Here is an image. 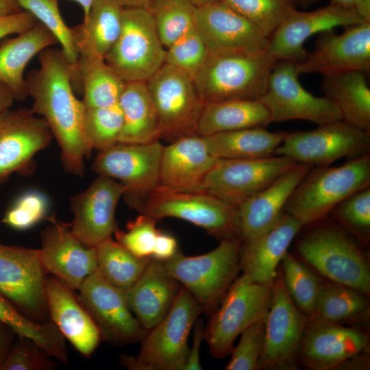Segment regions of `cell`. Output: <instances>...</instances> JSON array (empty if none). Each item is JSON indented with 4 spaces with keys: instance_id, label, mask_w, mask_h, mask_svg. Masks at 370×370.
I'll use <instances>...</instances> for the list:
<instances>
[{
    "instance_id": "obj_33",
    "label": "cell",
    "mask_w": 370,
    "mask_h": 370,
    "mask_svg": "<svg viewBox=\"0 0 370 370\" xmlns=\"http://www.w3.org/2000/svg\"><path fill=\"white\" fill-rule=\"evenodd\" d=\"M271 123L270 114L259 99H240L204 103L197 134L208 136L245 128L264 127Z\"/></svg>"
},
{
    "instance_id": "obj_57",
    "label": "cell",
    "mask_w": 370,
    "mask_h": 370,
    "mask_svg": "<svg viewBox=\"0 0 370 370\" xmlns=\"http://www.w3.org/2000/svg\"><path fill=\"white\" fill-rule=\"evenodd\" d=\"M14 100L12 90L0 82V115L10 109Z\"/></svg>"
},
{
    "instance_id": "obj_41",
    "label": "cell",
    "mask_w": 370,
    "mask_h": 370,
    "mask_svg": "<svg viewBox=\"0 0 370 370\" xmlns=\"http://www.w3.org/2000/svg\"><path fill=\"white\" fill-rule=\"evenodd\" d=\"M280 263L283 283L289 297L310 318L314 312L321 280L301 260L288 252Z\"/></svg>"
},
{
    "instance_id": "obj_49",
    "label": "cell",
    "mask_w": 370,
    "mask_h": 370,
    "mask_svg": "<svg viewBox=\"0 0 370 370\" xmlns=\"http://www.w3.org/2000/svg\"><path fill=\"white\" fill-rule=\"evenodd\" d=\"M51 358L32 339L16 336L0 370H53Z\"/></svg>"
},
{
    "instance_id": "obj_39",
    "label": "cell",
    "mask_w": 370,
    "mask_h": 370,
    "mask_svg": "<svg viewBox=\"0 0 370 370\" xmlns=\"http://www.w3.org/2000/svg\"><path fill=\"white\" fill-rule=\"evenodd\" d=\"M97 269L111 284L127 290L138 279L151 258H140L109 238L96 247Z\"/></svg>"
},
{
    "instance_id": "obj_3",
    "label": "cell",
    "mask_w": 370,
    "mask_h": 370,
    "mask_svg": "<svg viewBox=\"0 0 370 370\" xmlns=\"http://www.w3.org/2000/svg\"><path fill=\"white\" fill-rule=\"evenodd\" d=\"M318 222L297 241L300 258L328 280L369 296V261L354 236L338 225Z\"/></svg>"
},
{
    "instance_id": "obj_35",
    "label": "cell",
    "mask_w": 370,
    "mask_h": 370,
    "mask_svg": "<svg viewBox=\"0 0 370 370\" xmlns=\"http://www.w3.org/2000/svg\"><path fill=\"white\" fill-rule=\"evenodd\" d=\"M286 134L257 127L204 137L210 152L219 159H256L273 156Z\"/></svg>"
},
{
    "instance_id": "obj_56",
    "label": "cell",
    "mask_w": 370,
    "mask_h": 370,
    "mask_svg": "<svg viewBox=\"0 0 370 370\" xmlns=\"http://www.w3.org/2000/svg\"><path fill=\"white\" fill-rule=\"evenodd\" d=\"M369 367V357L364 352L357 354L345 362H344L339 367H349L348 369H367Z\"/></svg>"
},
{
    "instance_id": "obj_1",
    "label": "cell",
    "mask_w": 370,
    "mask_h": 370,
    "mask_svg": "<svg viewBox=\"0 0 370 370\" xmlns=\"http://www.w3.org/2000/svg\"><path fill=\"white\" fill-rule=\"evenodd\" d=\"M38 60V69L25 79L27 95L33 100L31 110L45 121L58 142L64 169L82 176L84 159L92 149L84 134L86 108L72 86L75 66L61 49L47 48L39 53Z\"/></svg>"
},
{
    "instance_id": "obj_19",
    "label": "cell",
    "mask_w": 370,
    "mask_h": 370,
    "mask_svg": "<svg viewBox=\"0 0 370 370\" xmlns=\"http://www.w3.org/2000/svg\"><path fill=\"white\" fill-rule=\"evenodd\" d=\"M127 191L121 182L100 175L84 191L70 199L73 234L85 246L96 247L119 229L115 211Z\"/></svg>"
},
{
    "instance_id": "obj_32",
    "label": "cell",
    "mask_w": 370,
    "mask_h": 370,
    "mask_svg": "<svg viewBox=\"0 0 370 370\" xmlns=\"http://www.w3.org/2000/svg\"><path fill=\"white\" fill-rule=\"evenodd\" d=\"M123 114L120 143H147L161 138L159 116L146 82H126L118 102Z\"/></svg>"
},
{
    "instance_id": "obj_18",
    "label": "cell",
    "mask_w": 370,
    "mask_h": 370,
    "mask_svg": "<svg viewBox=\"0 0 370 370\" xmlns=\"http://www.w3.org/2000/svg\"><path fill=\"white\" fill-rule=\"evenodd\" d=\"M299 74L323 76L370 70V21L319 34L314 49L296 62Z\"/></svg>"
},
{
    "instance_id": "obj_34",
    "label": "cell",
    "mask_w": 370,
    "mask_h": 370,
    "mask_svg": "<svg viewBox=\"0 0 370 370\" xmlns=\"http://www.w3.org/2000/svg\"><path fill=\"white\" fill-rule=\"evenodd\" d=\"M361 71L323 76L321 88L345 122L370 132V88Z\"/></svg>"
},
{
    "instance_id": "obj_24",
    "label": "cell",
    "mask_w": 370,
    "mask_h": 370,
    "mask_svg": "<svg viewBox=\"0 0 370 370\" xmlns=\"http://www.w3.org/2000/svg\"><path fill=\"white\" fill-rule=\"evenodd\" d=\"M364 22L356 12L331 4L308 12L296 10L269 38V51L277 60L299 62L308 53L304 43L312 36Z\"/></svg>"
},
{
    "instance_id": "obj_11",
    "label": "cell",
    "mask_w": 370,
    "mask_h": 370,
    "mask_svg": "<svg viewBox=\"0 0 370 370\" xmlns=\"http://www.w3.org/2000/svg\"><path fill=\"white\" fill-rule=\"evenodd\" d=\"M369 149L370 132L339 120L310 131L287 132L274 154L324 166L344 157L356 158L369 154Z\"/></svg>"
},
{
    "instance_id": "obj_62",
    "label": "cell",
    "mask_w": 370,
    "mask_h": 370,
    "mask_svg": "<svg viewBox=\"0 0 370 370\" xmlns=\"http://www.w3.org/2000/svg\"><path fill=\"white\" fill-rule=\"evenodd\" d=\"M197 8L205 5L214 2L221 1L223 0H188Z\"/></svg>"
},
{
    "instance_id": "obj_46",
    "label": "cell",
    "mask_w": 370,
    "mask_h": 370,
    "mask_svg": "<svg viewBox=\"0 0 370 370\" xmlns=\"http://www.w3.org/2000/svg\"><path fill=\"white\" fill-rule=\"evenodd\" d=\"M330 214L348 232L366 243L370 234V186L350 195Z\"/></svg>"
},
{
    "instance_id": "obj_40",
    "label": "cell",
    "mask_w": 370,
    "mask_h": 370,
    "mask_svg": "<svg viewBox=\"0 0 370 370\" xmlns=\"http://www.w3.org/2000/svg\"><path fill=\"white\" fill-rule=\"evenodd\" d=\"M147 9L166 49L195 25L197 7L188 0H151Z\"/></svg>"
},
{
    "instance_id": "obj_9",
    "label": "cell",
    "mask_w": 370,
    "mask_h": 370,
    "mask_svg": "<svg viewBox=\"0 0 370 370\" xmlns=\"http://www.w3.org/2000/svg\"><path fill=\"white\" fill-rule=\"evenodd\" d=\"M165 54L149 10L123 8L121 31L106 64L125 82H146L164 64Z\"/></svg>"
},
{
    "instance_id": "obj_26",
    "label": "cell",
    "mask_w": 370,
    "mask_h": 370,
    "mask_svg": "<svg viewBox=\"0 0 370 370\" xmlns=\"http://www.w3.org/2000/svg\"><path fill=\"white\" fill-rule=\"evenodd\" d=\"M45 295L49 320L77 352L91 356L101 338L75 290L54 276H46Z\"/></svg>"
},
{
    "instance_id": "obj_5",
    "label": "cell",
    "mask_w": 370,
    "mask_h": 370,
    "mask_svg": "<svg viewBox=\"0 0 370 370\" xmlns=\"http://www.w3.org/2000/svg\"><path fill=\"white\" fill-rule=\"evenodd\" d=\"M241 243L238 236L221 240L214 249L194 256L178 250L162 262L169 273L195 298L203 312L210 315L241 271Z\"/></svg>"
},
{
    "instance_id": "obj_21",
    "label": "cell",
    "mask_w": 370,
    "mask_h": 370,
    "mask_svg": "<svg viewBox=\"0 0 370 370\" xmlns=\"http://www.w3.org/2000/svg\"><path fill=\"white\" fill-rule=\"evenodd\" d=\"M41 231L39 258L46 275L51 274L73 290L97 269L95 247L82 244L72 233L71 224L47 217Z\"/></svg>"
},
{
    "instance_id": "obj_53",
    "label": "cell",
    "mask_w": 370,
    "mask_h": 370,
    "mask_svg": "<svg viewBox=\"0 0 370 370\" xmlns=\"http://www.w3.org/2000/svg\"><path fill=\"white\" fill-rule=\"evenodd\" d=\"M193 338L191 348H189L188 358L184 370H201L200 349L204 340V325L201 319H197L194 326Z\"/></svg>"
},
{
    "instance_id": "obj_12",
    "label": "cell",
    "mask_w": 370,
    "mask_h": 370,
    "mask_svg": "<svg viewBox=\"0 0 370 370\" xmlns=\"http://www.w3.org/2000/svg\"><path fill=\"white\" fill-rule=\"evenodd\" d=\"M295 62L279 60L275 64L264 95L259 99L267 108L271 122L304 120L321 125L343 120L336 105L326 97H317L299 81Z\"/></svg>"
},
{
    "instance_id": "obj_8",
    "label": "cell",
    "mask_w": 370,
    "mask_h": 370,
    "mask_svg": "<svg viewBox=\"0 0 370 370\" xmlns=\"http://www.w3.org/2000/svg\"><path fill=\"white\" fill-rule=\"evenodd\" d=\"M272 283L257 282L243 273L232 282L204 326V340L212 357L223 358L230 354L237 336L267 315Z\"/></svg>"
},
{
    "instance_id": "obj_50",
    "label": "cell",
    "mask_w": 370,
    "mask_h": 370,
    "mask_svg": "<svg viewBox=\"0 0 370 370\" xmlns=\"http://www.w3.org/2000/svg\"><path fill=\"white\" fill-rule=\"evenodd\" d=\"M156 219L140 214L127 224L125 231L118 229L114 232L116 241L140 258H151L156 235Z\"/></svg>"
},
{
    "instance_id": "obj_7",
    "label": "cell",
    "mask_w": 370,
    "mask_h": 370,
    "mask_svg": "<svg viewBox=\"0 0 370 370\" xmlns=\"http://www.w3.org/2000/svg\"><path fill=\"white\" fill-rule=\"evenodd\" d=\"M136 209L156 220L172 217L188 221L221 241L238 236L236 207L204 190L158 184Z\"/></svg>"
},
{
    "instance_id": "obj_44",
    "label": "cell",
    "mask_w": 370,
    "mask_h": 370,
    "mask_svg": "<svg viewBox=\"0 0 370 370\" xmlns=\"http://www.w3.org/2000/svg\"><path fill=\"white\" fill-rule=\"evenodd\" d=\"M22 10L32 14L56 38L61 50L74 66L79 53L76 48L71 28L64 22L60 12L58 0H18Z\"/></svg>"
},
{
    "instance_id": "obj_36",
    "label": "cell",
    "mask_w": 370,
    "mask_h": 370,
    "mask_svg": "<svg viewBox=\"0 0 370 370\" xmlns=\"http://www.w3.org/2000/svg\"><path fill=\"white\" fill-rule=\"evenodd\" d=\"M83 88L82 101L86 108L108 107L118 103L126 82L105 60L79 56L75 77Z\"/></svg>"
},
{
    "instance_id": "obj_15",
    "label": "cell",
    "mask_w": 370,
    "mask_h": 370,
    "mask_svg": "<svg viewBox=\"0 0 370 370\" xmlns=\"http://www.w3.org/2000/svg\"><path fill=\"white\" fill-rule=\"evenodd\" d=\"M79 301L101 338L113 345L140 342L147 332L129 308L125 291L109 283L97 269L77 289Z\"/></svg>"
},
{
    "instance_id": "obj_16",
    "label": "cell",
    "mask_w": 370,
    "mask_h": 370,
    "mask_svg": "<svg viewBox=\"0 0 370 370\" xmlns=\"http://www.w3.org/2000/svg\"><path fill=\"white\" fill-rule=\"evenodd\" d=\"M46 276L38 249L0 243V292L27 317L37 322L49 321Z\"/></svg>"
},
{
    "instance_id": "obj_48",
    "label": "cell",
    "mask_w": 370,
    "mask_h": 370,
    "mask_svg": "<svg viewBox=\"0 0 370 370\" xmlns=\"http://www.w3.org/2000/svg\"><path fill=\"white\" fill-rule=\"evenodd\" d=\"M266 317L252 323L241 334L238 345L232 348L226 370L260 369L263 349Z\"/></svg>"
},
{
    "instance_id": "obj_31",
    "label": "cell",
    "mask_w": 370,
    "mask_h": 370,
    "mask_svg": "<svg viewBox=\"0 0 370 370\" xmlns=\"http://www.w3.org/2000/svg\"><path fill=\"white\" fill-rule=\"evenodd\" d=\"M123 10L116 0H93L83 22L71 28L79 56L105 59L119 35Z\"/></svg>"
},
{
    "instance_id": "obj_61",
    "label": "cell",
    "mask_w": 370,
    "mask_h": 370,
    "mask_svg": "<svg viewBox=\"0 0 370 370\" xmlns=\"http://www.w3.org/2000/svg\"><path fill=\"white\" fill-rule=\"evenodd\" d=\"M295 5L307 8L317 3L319 0H291Z\"/></svg>"
},
{
    "instance_id": "obj_13",
    "label": "cell",
    "mask_w": 370,
    "mask_h": 370,
    "mask_svg": "<svg viewBox=\"0 0 370 370\" xmlns=\"http://www.w3.org/2000/svg\"><path fill=\"white\" fill-rule=\"evenodd\" d=\"M308 321L309 317L303 313L289 297L278 269L272 283L260 369H297L299 352Z\"/></svg>"
},
{
    "instance_id": "obj_23",
    "label": "cell",
    "mask_w": 370,
    "mask_h": 370,
    "mask_svg": "<svg viewBox=\"0 0 370 370\" xmlns=\"http://www.w3.org/2000/svg\"><path fill=\"white\" fill-rule=\"evenodd\" d=\"M369 343L367 333L361 329L309 318L298 363L311 370L334 369L367 351Z\"/></svg>"
},
{
    "instance_id": "obj_58",
    "label": "cell",
    "mask_w": 370,
    "mask_h": 370,
    "mask_svg": "<svg viewBox=\"0 0 370 370\" xmlns=\"http://www.w3.org/2000/svg\"><path fill=\"white\" fill-rule=\"evenodd\" d=\"M21 10L18 0H0V15L10 14Z\"/></svg>"
},
{
    "instance_id": "obj_55",
    "label": "cell",
    "mask_w": 370,
    "mask_h": 370,
    "mask_svg": "<svg viewBox=\"0 0 370 370\" xmlns=\"http://www.w3.org/2000/svg\"><path fill=\"white\" fill-rule=\"evenodd\" d=\"M16 336L12 328L0 322V369Z\"/></svg>"
},
{
    "instance_id": "obj_47",
    "label": "cell",
    "mask_w": 370,
    "mask_h": 370,
    "mask_svg": "<svg viewBox=\"0 0 370 370\" xmlns=\"http://www.w3.org/2000/svg\"><path fill=\"white\" fill-rule=\"evenodd\" d=\"M49 210V200L43 193L27 190L8 209L2 222L13 229L25 230L47 218Z\"/></svg>"
},
{
    "instance_id": "obj_10",
    "label": "cell",
    "mask_w": 370,
    "mask_h": 370,
    "mask_svg": "<svg viewBox=\"0 0 370 370\" xmlns=\"http://www.w3.org/2000/svg\"><path fill=\"white\" fill-rule=\"evenodd\" d=\"M146 84L159 116L161 138L171 143L198 135L197 125L204 103L191 77L164 64Z\"/></svg>"
},
{
    "instance_id": "obj_52",
    "label": "cell",
    "mask_w": 370,
    "mask_h": 370,
    "mask_svg": "<svg viewBox=\"0 0 370 370\" xmlns=\"http://www.w3.org/2000/svg\"><path fill=\"white\" fill-rule=\"evenodd\" d=\"M178 250L176 238L170 234L158 230L151 258L163 262L171 258Z\"/></svg>"
},
{
    "instance_id": "obj_30",
    "label": "cell",
    "mask_w": 370,
    "mask_h": 370,
    "mask_svg": "<svg viewBox=\"0 0 370 370\" xmlns=\"http://www.w3.org/2000/svg\"><path fill=\"white\" fill-rule=\"evenodd\" d=\"M58 41L52 33L38 22L30 29L16 34L0 46V82L13 92L15 100L27 98L24 71L29 61Z\"/></svg>"
},
{
    "instance_id": "obj_27",
    "label": "cell",
    "mask_w": 370,
    "mask_h": 370,
    "mask_svg": "<svg viewBox=\"0 0 370 370\" xmlns=\"http://www.w3.org/2000/svg\"><path fill=\"white\" fill-rule=\"evenodd\" d=\"M182 287L162 261L151 257L140 276L125 293L132 312L149 330L167 314Z\"/></svg>"
},
{
    "instance_id": "obj_14",
    "label": "cell",
    "mask_w": 370,
    "mask_h": 370,
    "mask_svg": "<svg viewBox=\"0 0 370 370\" xmlns=\"http://www.w3.org/2000/svg\"><path fill=\"white\" fill-rule=\"evenodd\" d=\"M163 145L159 140L147 143H118L99 151L91 169L100 175L119 180L127 187L128 204L139 203L159 184Z\"/></svg>"
},
{
    "instance_id": "obj_4",
    "label": "cell",
    "mask_w": 370,
    "mask_h": 370,
    "mask_svg": "<svg viewBox=\"0 0 370 370\" xmlns=\"http://www.w3.org/2000/svg\"><path fill=\"white\" fill-rule=\"evenodd\" d=\"M276 62L269 51L209 55L193 82L204 103L260 99Z\"/></svg>"
},
{
    "instance_id": "obj_42",
    "label": "cell",
    "mask_w": 370,
    "mask_h": 370,
    "mask_svg": "<svg viewBox=\"0 0 370 370\" xmlns=\"http://www.w3.org/2000/svg\"><path fill=\"white\" fill-rule=\"evenodd\" d=\"M269 38L297 9L291 0H223Z\"/></svg>"
},
{
    "instance_id": "obj_54",
    "label": "cell",
    "mask_w": 370,
    "mask_h": 370,
    "mask_svg": "<svg viewBox=\"0 0 370 370\" xmlns=\"http://www.w3.org/2000/svg\"><path fill=\"white\" fill-rule=\"evenodd\" d=\"M330 4L355 11L364 20L370 21V0H330Z\"/></svg>"
},
{
    "instance_id": "obj_38",
    "label": "cell",
    "mask_w": 370,
    "mask_h": 370,
    "mask_svg": "<svg viewBox=\"0 0 370 370\" xmlns=\"http://www.w3.org/2000/svg\"><path fill=\"white\" fill-rule=\"evenodd\" d=\"M0 322L12 328L17 336L34 341L58 362L69 363L65 338L49 320L34 321L23 314L0 292Z\"/></svg>"
},
{
    "instance_id": "obj_45",
    "label": "cell",
    "mask_w": 370,
    "mask_h": 370,
    "mask_svg": "<svg viewBox=\"0 0 370 370\" xmlns=\"http://www.w3.org/2000/svg\"><path fill=\"white\" fill-rule=\"evenodd\" d=\"M208 56L207 47L195 25L166 49L164 64L180 70L193 79Z\"/></svg>"
},
{
    "instance_id": "obj_60",
    "label": "cell",
    "mask_w": 370,
    "mask_h": 370,
    "mask_svg": "<svg viewBox=\"0 0 370 370\" xmlns=\"http://www.w3.org/2000/svg\"><path fill=\"white\" fill-rule=\"evenodd\" d=\"M82 7L84 12V17H86L90 10L93 0H73Z\"/></svg>"
},
{
    "instance_id": "obj_2",
    "label": "cell",
    "mask_w": 370,
    "mask_h": 370,
    "mask_svg": "<svg viewBox=\"0 0 370 370\" xmlns=\"http://www.w3.org/2000/svg\"><path fill=\"white\" fill-rule=\"evenodd\" d=\"M370 186V155L339 166H314L295 188L284 212L303 226L325 219L333 208L357 190Z\"/></svg>"
},
{
    "instance_id": "obj_22",
    "label": "cell",
    "mask_w": 370,
    "mask_h": 370,
    "mask_svg": "<svg viewBox=\"0 0 370 370\" xmlns=\"http://www.w3.org/2000/svg\"><path fill=\"white\" fill-rule=\"evenodd\" d=\"M195 27L209 55L269 51V39L223 1L197 8Z\"/></svg>"
},
{
    "instance_id": "obj_28",
    "label": "cell",
    "mask_w": 370,
    "mask_h": 370,
    "mask_svg": "<svg viewBox=\"0 0 370 370\" xmlns=\"http://www.w3.org/2000/svg\"><path fill=\"white\" fill-rule=\"evenodd\" d=\"M303 227L299 221L284 212L270 229L242 242L239 257L241 271L255 282L272 283L279 264Z\"/></svg>"
},
{
    "instance_id": "obj_25",
    "label": "cell",
    "mask_w": 370,
    "mask_h": 370,
    "mask_svg": "<svg viewBox=\"0 0 370 370\" xmlns=\"http://www.w3.org/2000/svg\"><path fill=\"white\" fill-rule=\"evenodd\" d=\"M313 166L297 162L268 186L236 206L238 234L242 242L256 237L277 223L288 198Z\"/></svg>"
},
{
    "instance_id": "obj_59",
    "label": "cell",
    "mask_w": 370,
    "mask_h": 370,
    "mask_svg": "<svg viewBox=\"0 0 370 370\" xmlns=\"http://www.w3.org/2000/svg\"><path fill=\"white\" fill-rule=\"evenodd\" d=\"M123 8H147L151 0H116Z\"/></svg>"
},
{
    "instance_id": "obj_29",
    "label": "cell",
    "mask_w": 370,
    "mask_h": 370,
    "mask_svg": "<svg viewBox=\"0 0 370 370\" xmlns=\"http://www.w3.org/2000/svg\"><path fill=\"white\" fill-rule=\"evenodd\" d=\"M218 159L210 152L204 136L182 137L163 147L159 184L181 190H198Z\"/></svg>"
},
{
    "instance_id": "obj_43",
    "label": "cell",
    "mask_w": 370,
    "mask_h": 370,
    "mask_svg": "<svg viewBox=\"0 0 370 370\" xmlns=\"http://www.w3.org/2000/svg\"><path fill=\"white\" fill-rule=\"evenodd\" d=\"M123 122L119 103L108 107L86 108L83 127L89 147L101 151L118 143Z\"/></svg>"
},
{
    "instance_id": "obj_37",
    "label": "cell",
    "mask_w": 370,
    "mask_h": 370,
    "mask_svg": "<svg viewBox=\"0 0 370 370\" xmlns=\"http://www.w3.org/2000/svg\"><path fill=\"white\" fill-rule=\"evenodd\" d=\"M368 295L332 281H321L314 310L310 319L339 323L369 314Z\"/></svg>"
},
{
    "instance_id": "obj_51",
    "label": "cell",
    "mask_w": 370,
    "mask_h": 370,
    "mask_svg": "<svg viewBox=\"0 0 370 370\" xmlns=\"http://www.w3.org/2000/svg\"><path fill=\"white\" fill-rule=\"evenodd\" d=\"M38 21L29 12L22 10L18 12L0 15V40L11 34H21Z\"/></svg>"
},
{
    "instance_id": "obj_20",
    "label": "cell",
    "mask_w": 370,
    "mask_h": 370,
    "mask_svg": "<svg viewBox=\"0 0 370 370\" xmlns=\"http://www.w3.org/2000/svg\"><path fill=\"white\" fill-rule=\"evenodd\" d=\"M53 135L45 121L30 109L8 110L0 115V183L13 173L30 174L36 154Z\"/></svg>"
},
{
    "instance_id": "obj_17",
    "label": "cell",
    "mask_w": 370,
    "mask_h": 370,
    "mask_svg": "<svg viewBox=\"0 0 370 370\" xmlns=\"http://www.w3.org/2000/svg\"><path fill=\"white\" fill-rule=\"evenodd\" d=\"M297 163L284 156L218 159L196 190L208 192L236 207Z\"/></svg>"
},
{
    "instance_id": "obj_6",
    "label": "cell",
    "mask_w": 370,
    "mask_h": 370,
    "mask_svg": "<svg viewBox=\"0 0 370 370\" xmlns=\"http://www.w3.org/2000/svg\"><path fill=\"white\" fill-rule=\"evenodd\" d=\"M202 313L197 301L182 286L167 314L147 331L138 354L122 355L121 364L130 370H184L188 336Z\"/></svg>"
}]
</instances>
